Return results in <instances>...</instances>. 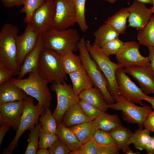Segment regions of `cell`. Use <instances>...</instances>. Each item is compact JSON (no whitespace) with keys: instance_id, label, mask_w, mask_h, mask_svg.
Wrapping results in <instances>:
<instances>
[{"instance_id":"cell-46","label":"cell","mask_w":154,"mask_h":154,"mask_svg":"<svg viewBox=\"0 0 154 154\" xmlns=\"http://www.w3.org/2000/svg\"><path fill=\"white\" fill-rule=\"evenodd\" d=\"M145 150L148 154H154V136L151 137L146 145Z\"/></svg>"},{"instance_id":"cell-49","label":"cell","mask_w":154,"mask_h":154,"mask_svg":"<svg viewBox=\"0 0 154 154\" xmlns=\"http://www.w3.org/2000/svg\"><path fill=\"white\" fill-rule=\"evenodd\" d=\"M144 100L149 103L151 105L152 108L154 109V97L146 98Z\"/></svg>"},{"instance_id":"cell-48","label":"cell","mask_w":154,"mask_h":154,"mask_svg":"<svg viewBox=\"0 0 154 154\" xmlns=\"http://www.w3.org/2000/svg\"><path fill=\"white\" fill-rule=\"evenodd\" d=\"M11 126L5 124L1 126L0 128V145H1L3 138L6 133L9 129Z\"/></svg>"},{"instance_id":"cell-33","label":"cell","mask_w":154,"mask_h":154,"mask_svg":"<svg viewBox=\"0 0 154 154\" xmlns=\"http://www.w3.org/2000/svg\"><path fill=\"white\" fill-rule=\"evenodd\" d=\"M40 124H37L30 130L29 135L28 144L25 154H36L38 147L40 133Z\"/></svg>"},{"instance_id":"cell-40","label":"cell","mask_w":154,"mask_h":154,"mask_svg":"<svg viewBox=\"0 0 154 154\" xmlns=\"http://www.w3.org/2000/svg\"><path fill=\"white\" fill-rule=\"evenodd\" d=\"M85 114L92 120L96 119L101 111L86 102L79 99L78 101Z\"/></svg>"},{"instance_id":"cell-45","label":"cell","mask_w":154,"mask_h":154,"mask_svg":"<svg viewBox=\"0 0 154 154\" xmlns=\"http://www.w3.org/2000/svg\"><path fill=\"white\" fill-rule=\"evenodd\" d=\"M26 0H1L4 6L8 8L19 7L24 5Z\"/></svg>"},{"instance_id":"cell-37","label":"cell","mask_w":154,"mask_h":154,"mask_svg":"<svg viewBox=\"0 0 154 154\" xmlns=\"http://www.w3.org/2000/svg\"><path fill=\"white\" fill-rule=\"evenodd\" d=\"M124 43V42L118 37L105 43L101 48L103 52L108 56L113 54L116 55Z\"/></svg>"},{"instance_id":"cell-43","label":"cell","mask_w":154,"mask_h":154,"mask_svg":"<svg viewBox=\"0 0 154 154\" xmlns=\"http://www.w3.org/2000/svg\"><path fill=\"white\" fill-rule=\"evenodd\" d=\"M143 126L145 129L154 133V111H152L144 121Z\"/></svg>"},{"instance_id":"cell-1","label":"cell","mask_w":154,"mask_h":154,"mask_svg":"<svg viewBox=\"0 0 154 154\" xmlns=\"http://www.w3.org/2000/svg\"><path fill=\"white\" fill-rule=\"evenodd\" d=\"M42 35L44 47L55 51L62 56L78 50V43L80 38L74 29L59 30L52 27Z\"/></svg>"},{"instance_id":"cell-5","label":"cell","mask_w":154,"mask_h":154,"mask_svg":"<svg viewBox=\"0 0 154 154\" xmlns=\"http://www.w3.org/2000/svg\"><path fill=\"white\" fill-rule=\"evenodd\" d=\"M37 70L49 83H63L67 79L62 56L52 49L44 47L40 54Z\"/></svg>"},{"instance_id":"cell-26","label":"cell","mask_w":154,"mask_h":154,"mask_svg":"<svg viewBox=\"0 0 154 154\" xmlns=\"http://www.w3.org/2000/svg\"><path fill=\"white\" fill-rule=\"evenodd\" d=\"M69 128L83 145L92 138L97 129L94 120L74 125Z\"/></svg>"},{"instance_id":"cell-39","label":"cell","mask_w":154,"mask_h":154,"mask_svg":"<svg viewBox=\"0 0 154 154\" xmlns=\"http://www.w3.org/2000/svg\"><path fill=\"white\" fill-rule=\"evenodd\" d=\"M99 146L92 137L88 141L83 145L78 150L71 151L70 154H98Z\"/></svg>"},{"instance_id":"cell-47","label":"cell","mask_w":154,"mask_h":154,"mask_svg":"<svg viewBox=\"0 0 154 154\" xmlns=\"http://www.w3.org/2000/svg\"><path fill=\"white\" fill-rule=\"evenodd\" d=\"M147 47L149 52L148 57L150 62V66L154 73V46Z\"/></svg>"},{"instance_id":"cell-50","label":"cell","mask_w":154,"mask_h":154,"mask_svg":"<svg viewBox=\"0 0 154 154\" xmlns=\"http://www.w3.org/2000/svg\"><path fill=\"white\" fill-rule=\"evenodd\" d=\"M37 154H49L48 150L47 149L40 148L37 153Z\"/></svg>"},{"instance_id":"cell-15","label":"cell","mask_w":154,"mask_h":154,"mask_svg":"<svg viewBox=\"0 0 154 154\" xmlns=\"http://www.w3.org/2000/svg\"><path fill=\"white\" fill-rule=\"evenodd\" d=\"M24 100L0 104L1 126L7 124L17 130L24 109Z\"/></svg>"},{"instance_id":"cell-9","label":"cell","mask_w":154,"mask_h":154,"mask_svg":"<svg viewBox=\"0 0 154 154\" xmlns=\"http://www.w3.org/2000/svg\"><path fill=\"white\" fill-rule=\"evenodd\" d=\"M50 87L51 90L55 92L56 96L57 106L52 114L58 123L62 122L66 111L78 102L79 99L75 94L72 86L65 82L63 83L53 82Z\"/></svg>"},{"instance_id":"cell-12","label":"cell","mask_w":154,"mask_h":154,"mask_svg":"<svg viewBox=\"0 0 154 154\" xmlns=\"http://www.w3.org/2000/svg\"><path fill=\"white\" fill-rule=\"evenodd\" d=\"M139 47V44L135 41L124 42L116 55L117 63L122 68L133 65L150 66L148 56L145 57L141 54Z\"/></svg>"},{"instance_id":"cell-27","label":"cell","mask_w":154,"mask_h":154,"mask_svg":"<svg viewBox=\"0 0 154 154\" xmlns=\"http://www.w3.org/2000/svg\"><path fill=\"white\" fill-rule=\"evenodd\" d=\"M119 34L111 26L104 23L94 33L93 44L101 48L107 42L118 38Z\"/></svg>"},{"instance_id":"cell-25","label":"cell","mask_w":154,"mask_h":154,"mask_svg":"<svg viewBox=\"0 0 154 154\" xmlns=\"http://www.w3.org/2000/svg\"><path fill=\"white\" fill-rule=\"evenodd\" d=\"M109 133L117 146L126 154L131 144L130 138L132 132L128 128L122 125Z\"/></svg>"},{"instance_id":"cell-29","label":"cell","mask_w":154,"mask_h":154,"mask_svg":"<svg viewBox=\"0 0 154 154\" xmlns=\"http://www.w3.org/2000/svg\"><path fill=\"white\" fill-rule=\"evenodd\" d=\"M137 38L140 44L154 46V14L146 26L139 30Z\"/></svg>"},{"instance_id":"cell-7","label":"cell","mask_w":154,"mask_h":154,"mask_svg":"<svg viewBox=\"0 0 154 154\" xmlns=\"http://www.w3.org/2000/svg\"><path fill=\"white\" fill-rule=\"evenodd\" d=\"M115 102L108 104L107 106L113 110L120 111L123 119L127 123L136 124L139 128H143V123L149 114L152 108L144 104L140 106L127 100L121 95L114 98Z\"/></svg>"},{"instance_id":"cell-34","label":"cell","mask_w":154,"mask_h":154,"mask_svg":"<svg viewBox=\"0 0 154 154\" xmlns=\"http://www.w3.org/2000/svg\"><path fill=\"white\" fill-rule=\"evenodd\" d=\"M76 14V23L83 32L88 30V26L85 16V6L86 0H73Z\"/></svg>"},{"instance_id":"cell-55","label":"cell","mask_w":154,"mask_h":154,"mask_svg":"<svg viewBox=\"0 0 154 154\" xmlns=\"http://www.w3.org/2000/svg\"><path fill=\"white\" fill-rule=\"evenodd\" d=\"M44 0V2H45V1H47V0Z\"/></svg>"},{"instance_id":"cell-19","label":"cell","mask_w":154,"mask_h":154,"mask_svg":"<svg viewBox=\"0 0 154 154\" xmlns=\"http://www.w3.org/2000/svg\"><path fill=\"white\" fill-rule=\"evenodd\" d=\"M27 96L23 90L10 81L0 84V104L24 100Z\"/></svg>"},{"instance_id":"cell-10","label":"cell","mask_w":154,"mask_h":154,"mask_svg":"<svg viewBox=\"0 0 154 154\" xmlns=\"http://www.w3.org/2000/svg\"><path fill=\"white\" fill-rule=\"evenodd\" d=\"M76 23L73 0H54L52 27L58 30L69 28Z\"/></svg>"},{"instance_id":"cell-20","label":"cell","mask_w":154,"mask_h":154,"mask_svg":"<svg viewBox=\"0 0 154 154\" xmlns=\"http://www.w3.org/2000/svg\"><path fill=\"white\" fill-rule=\"evenodd\" d=\"M79 99L97 108L101 111L106 112L108 108L103 94L97 88H92L83 91L78 96Z\"/></svg>"},{"instance_id":"cell-38","label":"cell","mask_w":154,"mask_h":154,"mask_svg":"<svg viewBox=\"0 0 154 154\" xmlns=\"http://www.w3.org/2000/svg\"><path fill=\"white\" fill-rule=\"evenodd\" d=\"M58 139L56 134L45 131L42 129L40 125L38 144L39 148L47 149Z\"/></svg>"},{"instance_id":"cell-32","label":"cell","mask_w":154,"mask_h":154,"mask_svg":"<svg viewBox=\"0 0 154 154\" xmlns=\"http://www.w3.org/2000/svg\"><path fill=\"white\" fill-rule=\"evenodd\" d=\"M39 120L41 127L44 130L56 134L57 123L49 108L45 109Z\"/></svg>"},{"instance_id":"cell-24","label":"cell","mask_w":154,"mask_h":154,"mask_svg":"<svg viewBox=\"0 0 154 154\" xmlns=\"http://www.w3.org/2000/svg\"><path fill=\"white\" fill-rule=\"evenodd\" d=\"M94 121L97 129L108 132L122 125L118 115L109 114L104 111H102Z\"/></svg>"},{"instance_id":"cell-23","label":"cell","mask_w":154,"mask_h":154,"mask_svg":"<svg viewBox=\"0 0 154 154\" xmlns=\"http://www.w3.org/2000/svg\"><path fill=\"white\" fill-rule=\"evenodd\" d=\"M56 135L58 139L71 151L78 150L83 145L70 128L64 126L61 123H57Z\"/></svg>"},{"instance_id":"cell-42","label":"cell","mask_w":154,"mask_h":154,"mask_svg":"<svg viewBox=\"0 0 154 154\" xmlns=\"http://www.w3.org/2000/svg\"><path fill=\"white\" fill-rule=\"evenodd\" d=\"M15 75V73L0 62V84L10 81L12 77Z\"/></svg>"},{"instance_id":"cell-13","label":"cell","mask_w":154,"mask_h":154,"mask_svg":"<svg viewBox=\"0 0 154 154\" xmlns=\"http://www.w3.org/2000/svg\"><path fill=\"white\" fill-rule=\"evenodd\" d=\"M53 8L54 0H48L33 14L28 24L39 34H42L53 27Z\"/></svg>"},{"instance_id":"cell-11","label":"cell","mask_w":154,"mask_h":154,"mask_svg":"<svg viewBox=\"0 0 154 154\" xmlns=\"http://www.w3.org/2000/svg\"><path fill=\"white\" fill-rule=\"evenodd\" d=\"M116 77L120 95L128 101L142 106V100L151 97L145 94L131 80L123 68L116 71Z\"/></svg>"},{"instance_id":"cell-2","label":"cell","mask_w":154,"mask_h":154,"mask_svg":"<svg viewBox=\"0 0 154 154\" xmlns=\"http://www.w3.org/2000/svg\"><path fill=\"white\" fill-rule=\"evenodd\" d=\"M29 74L26 78H11L10 81L28 95L35 98L38 104L44 109L49 108L52 100V95L48 87L49 82L40 75L37 70Z\"/></svg>"},{"instance_id":"cell-41","label":"cell","mask_w":154,"mask_h":154,"mask_svg":"<svg viewBox=\"0 0 154 154\" xmlns=\"http://www.w3.org/2000/svg\"><path fill=\"white\" fill-rule=\"evenodd\" d=\"M49 154H69L71 151L61 141L58 139L48 148Z\"/></svg>"},{"instance_id":"cell-18","label":"cell","mask_w":154,"mask_h":154,"mask_svg":"<svg viewBox=\"0 0 154 154\" xmlns=\"http://www.w3.org/2000/svg\"><path fill=\"white\" fill-rule=\"evenodd\" d=\"M44 47L42 35L40 34L35 47L26 56L20 68L17 79H22L26 74L37 70L40 54Z\"/></svg>"},{"instance_id":"cell-53","label":"cell","mask_w":154,"mask_h":154,"mask_svg":"<svg viewBox=\"0 0 154 154\" xmlns=\"http://www.w3.org/2000/svg\"><path fill=\"white\" fill-rule=\"evenodd\" d=\"M104 1H108L111 4H114L116 2L117 0H102Z\"/></svg>"},{"instance_id":"cell-44","label":"cell","mask_w":154,"mask_h":154,"mask_svg":"<svg viewBox=\"0 0 154 154\" xmlns=\"http://www.w3.org/2000/svg\"><path fill=\"white\" fill-rule=\"evenodd\" d=\"M120 150L117 147H99L98 154H119Z\"/></svg>"},{"instance_id":"cell-8","label":"cell","mask_w":154,"mask_h":154,"mask_svg":"<svg viewBox=\"0 0 154 154\" xmlns=\"http://www.w3.org/2000/svg\"><path fill=\"white\" fill-rule=\"evenodd\" d=\"M34 100V98L29 96L24 100V109L19 127L13 139L4 150V153L11 154L17 146L18 140L23 133L27 130H31L34 128L37 123L39 116L45 109L38 104L35 105Z\"/></svg>"},{"instance_id":"cell-16","label":"cell","mask_w":154,"mask_h":154,"mask_svg":"<svg viewBox=\"0 0 154 154\" xmlns=\"http://www.w3.org/2000/svg\"><path fill=\"white\" fill-rule=\"evenodd\" d=\"M39 35L28 24L23 33L17 37V62L20 69L26 56L36 46Z\"/></svg>"},{"instance_id":"cell-30","label":"cell","mask_w":154,"mask_h":154,"mask_svg":"<svg viewBox=\"0 0 154 154\" xmlns=\"http://www.w3.org/2000/svg\"><path fill=\"white\" fill-rule=\"evenodd\" d=\"M150 131L145 129L139 128L133 133L130 138L131 144L136 149L141 151L145 150L146 145L151 136Z\"/></svg>"},{"instance_id":"cell-35","label":"cell","mask_w":154,"mask_h":154,"mask_svg":"<svg viewBox=\"0 0 154 154\" xmlns=\"http://www.w3.org/2000/svg\"><path fill=\"white\" fill-rule=\"evenodd\" d=\"M92 138L99 147H118L108 132L97 128Z\"/></svg>"},{"instance_id":"cell-52","label":"cell","mask_w":154,"mask_h":154,"mask_svg":"<svg viewBox=\"0 0 154 154\" xmlns=\"http://www.w3.org/2000/svg\"><path fill=\"white\" fill-rule=\"evenodd\" d=\"M141 152H133L130 147L126 153V154H139Z\"/></svg>"},{"instance_id":"cell-28","label":"cell","mask_w":154,"mask_h":154,"mask_svg":"<svg viewBox=\"0 0 154 154\" xmlns=\"http://www.w3.org/2000/svg\"><path fill=\"white\" fill-rule=\"evenodd\" d=\"M129 13L128 7L122 8L108 17L104 23L111 26L120 34H124L125 33L127 19Z\"/></svg>"},{"instance_id":"cell-31","label":"cell","mask_w":154,"mask_h":154,"mask_svg":"<svg viewBox=\"0 0 154 154\" xmlns=\"http://www.w3.org/2000/svg\"><path fill=\"white\" fill-rule=\"evenodd\" d=\"M62 62L64 71L66 74L75 71L82 66L80 56L70 52L62 56Z\"/></svg>"},{"instance_id":"cell-22","label":"cell","mask_w":154,"mask_h":154,"mask_svg":"<svg viewBox=\"0 0 154 154\" xmlns=\"http://www.w3.org/2000/svg\"><path fill=\"white\" fill-rule=\"evenodd\" d=\"M93 120L88 117L83 112L78 102L73 105L66 112L61 123L65 126H72Z\"/></svg>"},{"instance_id":"cell-54","label":"cell","mask_w":154,"mask_h":154,"mask_svg":"<svg viewBox=\"0 0 154 154\" xmlns=\"http://www.w3.org/2000/svg\"><path fill=\"white\" fill-rule=\"evenodd\" d=\"M153 6L151 7L150 8L153 14H154V0H153Z\"/></svg>"},{"instance_id":"cell-51","label":"cell","mask_w":154,"mask_h":154,"mask_svg":"<svg viewBox=\"0 0 154 154\" xmlns=\"http://www.w3.org/2000/svg\"><path fill=\"white\" fill-rule=\"evenodd\" d=\"M139 2H141L145 4H148L153 5V0H135Z\"/></svg>"},{"instance_id":"cell-17","label":"cell","mask_w":154,"mask_h":154,"mask_svg":"<svg viewBox=\"0 0 154 154\" xmlns=\"http://www.w3.org/2000/svg\"><path fill=\"white\" fill-rule=\"evenodd\" d=\"M129 7L128 18V27L140 30L147 24L153 14L151 10L147 8L145 4L134 0Z\"/></svg>"},{"instance_id":"cell-36","label":"cell","mask_w":154,"mask_h":154,"mask_svg":"<svg viewBox=\"0 0 154 154\" xmlns=\"http://www.w3.org/2000/svg\"><path fill=\"white\" fill-rule=\"evenodd\" d=\"M44 2L43 0H26L23 7L20 11L21 13L25 15L24 19V22L28 24L34 12L42 5Z\"/></svg>"},{"instance_id":"cell-6","label":"cell","mask_w":154,"mask_h":154,"mask_svg":"<svg viewBox=\"0 0 154 154\" xmlns=\"http://www.w3.org/2000/svg\"><path fill=\"white\" fill-rule=\"evenodd\" d=\"M87 49L92 58L96 62L107 79L109 83V90L114 98L120 95L117 82L116 72L122 68L117 63L112 62L109 56L106 55L101 48L92 44L89 40L86 41Z\"/></svg>"},{"instance_id":"cell-3","label":"cell","mask_w":154,"mask_h":154,"mask_svg":"<svg viewBox=\"0 0 154 154\" xmlns=\"http://www.w3.org/2000/svg\"><path fill=\"white\" fill-rule=\"evenodd\" d=\"M19 29L9 23L4 24L0 31V62L18 75L20 68L17 62L16 42Z\"/></svg>"},{"instance_id":"cell-4","label":"cell","mask_w":154,"mask_h":154,"mask_svg":"<svg viewBox=\"0 0 154 154\" xmlns=\"http://www.w3.org/2000/svg\"><path fill=\"white\" fill-rule=\"evenodd\" d=\"M78 47L82 66L92 80L94 86L100 90L108 104L114 103L115 101L109 90L108 82L96 62L91 57L84 36L78 42Z\"/></svg>"},{"instance_id":"cell-14","label":"cell","mask_w":154,"mask_h":154,"mask_svg":"<svg viewBox=\"0 0 154 154\" xmlns=\"http://www.w3.org/2000/svg\"><path fill=\"white\" fill-rule=\"evenodd\" d=\"M123 69L127 74L137 81L145 94H154V73L150 66L133 65Z\"/></svg>"},{"instance_id":"cell-21","label":"cell","mask_w":154,"mask_h":154,"mask_svg":"<svg viewBox=\"0 0 154 154\" xmlns=\"http://www.w3.org/2000/svg\"><path fill=\"white\" fill-rule=\"evenodd\" d=\"M68 75L71 81L73 90L77 96L83 91L90 89L94 86L92 80L83 66L78 70Z\"/></svg>"}]
</instances>
